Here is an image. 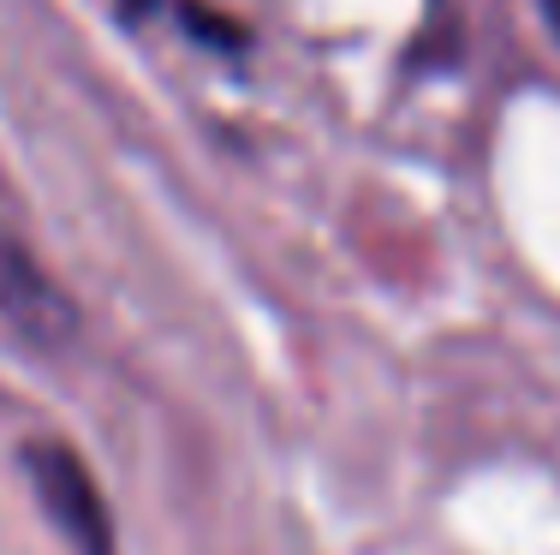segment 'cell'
<instances>
[{
  "mask_svg": "<svg viewBox=\"0 0 560 555\" xmlns=\"http://www.w3.org/2000/svg\"><path fill=\"white\" fill-rule=\"evenodd\" d=\"M24 472H31V490L43 501V513L60 525V537L78 555H114V513L102 496L96 472L72 454L66 442L43 436V442L24 448Z\"/></svg>",
  "mask_w": 560,
  "mask_h": 555,
  "instance_id": "6da1fadb",
  "label": "cell"
},
{
  "mask_svg": "<svg viewBox=\"0 0 560 555\" xmlns=\"http://www.w3.org/2000/svg\"><path fill=\"white\" fill-rule=\"evenodd\" d=\"M0 323L43 352H55L78 335V305L12 233H0Z\"/></svg>",
  "mask_w": 560,
  "mask_h": 555,
  "instance_id": "7a4b0ae2",
  "label": "cell"
},
{
  "mask_svg": "<svg viewBox=\"0 0 560 555\" xmlns=\"http://www.w3.org/2000/svg\"><path fill=\"white\" fill-rule=\"evenodd\" d=\"M179 19L191 24L197 36H209L215 48H238V43H245V24H233V19H221V12H209L203 0H185V7H179Z\"/></svg>",
  "mask_w": 560,
  "mask_h": 555,
  "instance_id": "3957f363",
  "label": "cell"
},
{
  "mask_svg": "<svg viewBox=\"0 0 560 555\" xmlns=\"http://www.w3.org/2000/svg\"><path fill=\"white\" fill-rule=\"evenodd\" d=\"M542 7H549V19H555V31H560V0H542Z\"/></svg>",
  "mask_w": 560,
  "mask_h": 555,
  "instance_id": "277c9868",
  "label": "cell"
},
{
  "mask_svg": "<svg viewBox=\"0 0 560 555\" xmlns=\"http://www.w3.org/2000/svg\"><path fill=\"white\" fill-rule=\"evenodd\" d=\"M126 7H131V12H150V7H155V0H126Z\"/></svg>",
  "mask_w": 560,
  "mask_h": 555,
  "instance_id": "5b68a950",
  "label": "cell"
}]
</instances>
